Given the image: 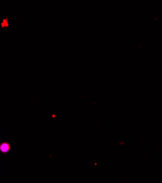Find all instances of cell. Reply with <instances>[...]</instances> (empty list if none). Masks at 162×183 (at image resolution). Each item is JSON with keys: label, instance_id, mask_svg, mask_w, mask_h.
Instances as JSON below:
<instances>
[{"label": "cell", "instance_id": "1", "mask_svg": "<svg viewBox=\"0 0 162 183\" xmlns=\"http://www.w3.org/2000/svg\"><path fill=\"white\" fill-rule=\"evenodd\" d=\"M10 150V145L7 142H3L0 144V150L1 152L6 153V152H9Z\"/></svg>", "mask_w": 162, "mask_h": 183}]
</instances>
